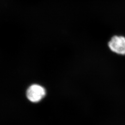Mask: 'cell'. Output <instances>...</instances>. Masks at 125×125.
<instances>
[{"label":"cell","mask_w":125,"mask_h":125,"mask_svg":"<svg viewBox=\"0 0 125 125\" xmlns=\"http://www.w3.org/2000/svg\"><path fill=\"white\" fill-rule=\"evenodd\" d=\"M45 95V89L40 85H31L27 90V97L33 103H37L40 101L44 97Z\"/></svg>","instance_id":"1"},{"label":"cell","mask_w":125,"mask_h":125,"mask_svg":"<svg viewBox=\"0 0 125 125\" xmlns=\"http://www.w3.org/2000/svg\"><path fill=\"white\" fill-rule=\"evenodd\" d=\"M112 52L120 55H125V38L123 36L113 37L108 43Z\"/></svg>","instance_id":"2"}]
</instances>
